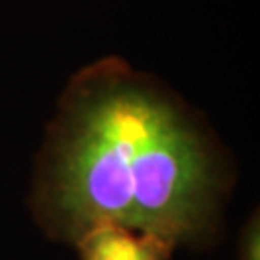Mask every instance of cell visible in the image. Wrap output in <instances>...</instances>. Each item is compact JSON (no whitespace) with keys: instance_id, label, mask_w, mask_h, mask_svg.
Listing matches in <instances>:
<instances>
[{"instance_id":"obj_1","label":"cell","mask_w":260,"mask_h":260,"mask_svg":"<svg viewBox=\"0 0 260 260\" xmlns=\"http://www.w3.org/2000/svg\"><path fill=\"white\" fill-rule=\"evenodd\" d=\"M237 164L205 114L160 77L108 54L75 72L35 158L27 206L72 245L96 222L208 252L225 239Z\"/></svg>"},{"instance_id":"obj_2","label":"cell","mask_w":260,"mask_h":260,"mask_svg":"<svg viewBox=\"0 0 260 260\" xmlns=\"http://www.w3.org/2000/svg\"><path fill=\"white\" fill-rule=\"evenodd\" d=\"M79 260H174L177 247L158 233L120 222H96L72 243Z\"/></svg>"},{"instance_id":"obj_3","label":"cell","mask_w":260,"mask_h":260,"mask_svg":"<svg viewBox=\"0 0 260 260\" xmlns=\"http://www.w3.org/2000/svg\"><path fill=\"white\" fill-rule=\"evenodd\" d=\"M235 260H260V212L254 208L243 222L237 235V258Z\"/></svg>"}]
</instances>
